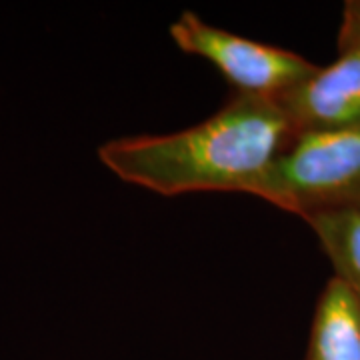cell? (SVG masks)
Instances as JSON below:
<instances>
[{
  "label": "cell",
  "instance_id": "6da1fadb",
  "mask_svg": "<svg viewBox=\"0 0 360 360\" xmlns=\"http://www.w3.org/2000/svg\"><path fill=\"white\" fill-rule=\"evenodd\" d=\"M295 136L274 101L236 94L191 129L104 142L98 158L120 180L162 196L250 194Z\"/></svg>",
  "mask_w": 360,
  "mask_h": 360
},
{
  "label": "cell",
  "instance_id": "7a4b0ae2",
  "mask_svg": "<svg viewBox=\"0 0 360 360\" xmlns=\"http://www.w3.org/2000/svg\"><path fill=\"white\" fill-rule=\"evenodd\" d=\"M250 194L304 220L360 200V124L295 136Z\"/></svg>",
  "mask_w": 360,
  "mask_h": 360
},
{
  "label": "cell",
  "instance_id": "3957f363",
  "mask_svg": "<svg viewBox=\"0 0 360 360\" xmlns=\"http://www.w3.org/2000/svg\"><path fill=\"white\" fill-rule=\"evenodd\" d=\"M168 32L180 51L200 56L219 68L236 94L276 101L319 68L296 52L208 25L191 11L180 14Z\"/></svg>",
  "mask_w": 360,
  "mask_h": 360
},
{
  "label": "cell",
  "instance_id": "277c9868",
  "mask_svg": "<svg viewBox=\"0 0 360 360\" xmlns=\"http://www.w3.org/2000/svg\"><path fill=\"white\" fill-rule=\"evenodd\" d=\"M274 103L290 120L295 134L360 124V25L345 8L338 34V58Z\"/></svg>",
  "mask_w": 360,
  "mask_h": 360
},
{
  "label": "cell",
  "instance_id": "5b68a950",
  "mask_svg": "<svg viewBox=\"0 0 360 360\" xmlns=\"http://www.w3.org/2000/svg\"><path fill=\"white\" fill-rule=\"evenodd\" d=\"M307 360H360V298L336 276L316 300Z\"/></svg>",
  "mask_w": 360,
  "mask_h": 360
},
{
  "label": "cell",
  "instance_id": "8992f818",
  "mask_svg": "<svg viewBox=\"0 0 360 360\" xmlns=\"http://www.w3.org/2000/svg\"><path fill=\"white\" fill-rule=\"evenodd\" d=\"M304 222L330 258L336 278L360 298V200L314 212Z\"/></svg>",
  "mask_w": 360,
  "mask_h": 360
},
{
  "label": "cell",
  "instance_id": "52a82bcc",
  "mask_svg": "<svg viewBox=\"0 0 360 360\" xmlns=\"http://www.w3.org/2000/svg\"><path fill=\"white\" fill-rule=\"evenodd\" d=\"M345 8H347L348 13L352 14L356 20H359V25H360V2H347V6H345Z\"/></svg>",
  "mask_w": 360,
  "mask_h": 360
}]
</instances>
